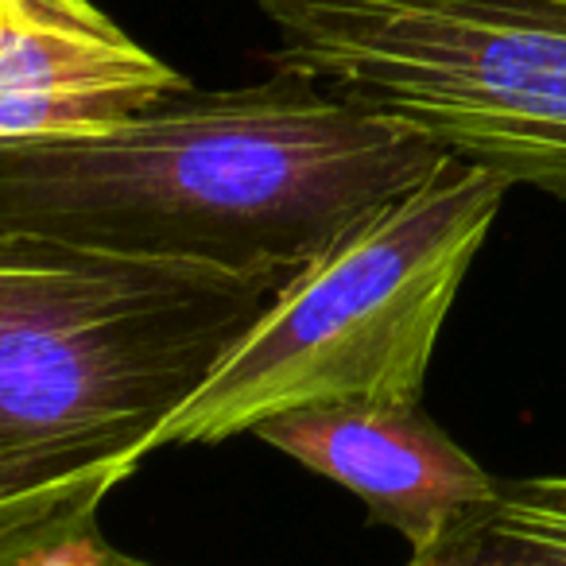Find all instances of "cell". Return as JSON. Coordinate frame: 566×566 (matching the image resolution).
Listing matches in <instances>:
<instances>
[{"instance_id":"1","label":"cell","mask_w":566,"mask_h":566,"mask_svg":"<svg viewBox=\"0 0 566 566\" xmlns=\"http://www.w3.org/2000/svg\"><path fill=\"white\" fill-rule=\"evenodd\" d=\"M447 151L326 82L272 66L187 90L90 140L0 148V233L300 272Z\"/></svg>"},{"instance_id":"2","label":"cell","mask_w":566,"mask_h":566,"mask_svg":"<svg viewBox=\"0 0 566 566\" xmlns=\"http://www.w3.org/2000/svg\"><path fill=\"white\" fill-rule=\"evenodd\" d=\"M292 275L0 233V535L133 478Z\"/></svg>"},{"instance_id":"3","label":"cell","mask_w":566,"mask_h":566,"mask_svg":"<svg viewBox=\"0 0 566 566\" xmlns=\"http://www.w3.org/2000/svg\"><path fill=\"white\" fill-rule=\"evenodd\" d=\"M509 190L501 175L447 156L416 190L365 213L283 283L148 454L218 447L318 403H423L442 326Z\"/></svg>"},{"instance_id":"4","label":"cell","mask_w":566,"mask_h":566,"mask_svg":"<svg viewBox=\"0 0 566 566\" xmlns=\"http://www.w3.org/2000/svg\"><path fill=\"white\" fill-rule=\"evenodd\" d=\"M292 66L509 187L566 198V0H252Z\"/></svg>"},{"instance_id":"5","label":"cell","mask_w":566,"mask_h":566,"mask_svg":"<svg viewBox=\"0 0 566 566\" xmlns=\"http://www.w3.org/2000/svg\"><path fill=\"white\" fill-rule=\"evenodd\" d=\"M187 90L94 0H0V148L105 136Z\"/></svg>"},{"instance_id":"6","label":"cell","mask_w":566,"mask_h":566,"mask_svg":"<svg viewBox=\"0 0 566 566\" xmlns=\"http://www.w3.org/2000/svg\"><path fill=\"white\" fill-rule=\"evenodd\" d=\"M256 439L311 473L361 496L369 524L431 551L454 524L489 504L501 481L458 447L423 403L338 400L268 419Z\"/></svg>"},{"instance_id":"7","label":"cell","mask_w":566,"mask_h":566,"mask_svg":"<svg viewBox=\"0 0 566 566\" xmlns=\"http://www.w3.org/2000/svg\"><path fill=\"white\" fill-rule=\"evenodd\" d=\"M408 566H566V473L501 481L493 501Z\"/></svg>"},{"instance_id":"8","label":"cell","mask_w":566,"mask_h":566,"mask_svg":"<svg viewBox=\"0 0 566 566\" xmlns=\"http://www.w3.org/2000/svg\"><path fill=\"white\" fill-rule=\"evenodd\" d=\"M97 509L102 504H78L24 532L0 535V566H156L113 547Z\"/></svg>"}]
</instances>
